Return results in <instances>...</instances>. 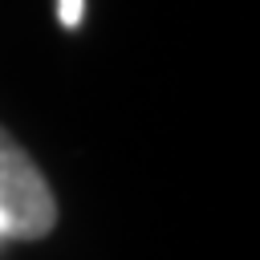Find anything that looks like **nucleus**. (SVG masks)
<instances>
[{"instance_id":"f257e3e1","label":"nucleus","mask_w":260,"mask_h":260,"mask_svg":"<svg viewBox=\"0 0 260 260\" xmlns=\"http://www.w3.org/2000/svg\"><path fill=\"white\" fill-rule=\"evenodd\" d=\"M0 215L16 240H41L57 228V195L28 150L0 126Z\"/></svg>"},{"instance_id":"f03ea898","label":"nucleus","mask_w":260,"mask_h":260,"mask_svg":"<svg viewBox=\"0 0 260 260\" xmlns=\"http://www.w3.org/2000/svg\"><path fill=\"white\" fill-rule=\"evenodd\" d=\"M81 16H85V0H57V20L65 28H77Z\"/></svg>"},{"instance_id":"7ed1b4c3","label":"nucleus","mask_w":260,"mask_h":260,"mask_svg":"<svg viewBox=\"0 0 260 260\" xmlns=\"http://www.w3.org/2000/svg\"><path fill=\"white\" fill-rule=\"evenodd\" d=\"M4 236H12V232H8V219L0 215V240H4Z\"/></svg>"}]
</instances>
